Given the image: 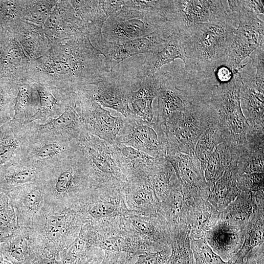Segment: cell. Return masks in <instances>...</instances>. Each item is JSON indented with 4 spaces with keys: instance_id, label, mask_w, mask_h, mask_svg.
I'll list each match as a JSON object with an SVG mask.
<instances>
[{
    "instance_id": "37",
    "label": "cell",
    "mask_w": 264,
    "mask_h": 264,
    "mask_svg": "<svg viewBox=\"0 0 264 264\" xmlns=\"http://www.w3.org/2000/svg\"><path fill=\"white\" fill-rule=\"evenodd\" d=\"M238 156L230 163L222 176L216 182L207 200L221 212L241 192L237 182Z\"/></svg>"
},
{
    "instance_id": "31",
    "label": "cell",
    "mask_w": 264,
    "mask_h": 264,
    "mask_svg": "<svg viewBox=\"0 0 264 264\" xmlns=\"http://www.w3.org/2000/svg\"><path fill=\"white\" fill-rule=\"evenodd\" d=\"M30 60L13 37L0 51V77L17 84L27 78Z\"/></svg>"
},
{
    "instance_id": "5",
    "label": "cell",
    "mask_w": 264,
    "mask_h": 264,
    "mask_svg": "<svg viewBox=\"0 0 264 264\" xmlns=\"http://www.w3.org/2000/svg\"><path fill=\"white\" fill-rule=\"evenodd\" d=\"M226 1L228 11L238 18V25L224 65L234 71L244 59L264 44V22L245 5L243 0Z\"/></svg>"
},
{
    "instance_id": "14",
    "label": "cell",
    "mask_w": 264,
    "mask_h": 264,
    "mask_svg": "<svg viewBox=\"0 0 264 264\" xmlns=\"http://www.w3.org/2000/svg\"><path fill=\"white\" fill-rule=\"evenodd\" d=\"M79 144L78 141L62 135L30 132L22 160L44 169L75 154Z\"/></svg>"
},
{
    "instance_id": "51",
    "label": "cell",
    "mask_w": 264,
    "mask_h": 264,
    "mask_svg": "<svg viewBox=\"0 0 264 264\" xmlns=\"http://www.w3.org/2000/svg\"><path fill=\"white\" fill-rule=\"evenodd\" d=\"M169 3V0H123V8L156 12L166 18Z\"/></svg>"
},
{
    "instance_id": "3",
    "label": "cell",
    "mask_w": 264,
    "mask_h": 264,
    "mask_svg": "<svg viewBox=\"0 0 264 264\" xmlns=\"http://www.w3.org/2000/svg\"><path fill=\"white\" fill-rule=\"evenodd\" d=\"M45 203L48 211L69 209L97 187L79 147L73 154L44 169Z\"/></svg>"
},
{
    "instance_id": "1",
    "label": "cell",
    "mask_w": 264,
    "mask_h": 264,
    "mask_svg": "<svg viewBox=\"0 0 264 264\" xmlns=\"http://www.w3.org/2000/svg\"><path fill=\"white\" fill-rule=\"evenodd\" d=\"M102 53L88 36L52 44L41 57L30 60L27 78L68 92L94 85L110 72Z\"/></svg>"
},
{
    "instance_id": "26",
    "label": "cell",
    "mask_w": 264,
    "mask_h": 264,
    "mask_svg": "<svg viewBox=\"0 0 264 264\" xmlns=\"http://www.w3.org/2000/svg\"><path fill=\"white\" fill-rule=\"evenodd\" d=\"M204 238L222 260L233 262L244 241L243 229L219 219Z\"/></svg>"
},
{
    "instance_id": "10",
    "label": "cell",
    "mask_w": 264,
    "mask_h": 264,
    "mask_svg": "<svg viewBox=\"0 0 264 264\" xmlns=\"http://www.w3.org/2000/svg\"><path fill=\"white\" fill-rule=\"evenodd\" d=\"M83 224L82 218L73 208L58 212L47 211L41 223L35 230L43 241L44 252L61 260V252L75 240Z\"/></svg>"
},
{
    "instance_id": "61",
    "label": "cell",
    "mask_w": 264,
    "mask_h": 264,
    "mask_svg": "<svg viewBox=\"0 0 264 264\" xmlns=\"http://www.w3.org/2000/svg\"><path fill=\"white\" fill-rule=\"evenodd\" d=\"M0 264H11L9 262L3 259L0 252Z\"/></svg>"
},
{
    "instance_id": "42",
    "label": "cell",
    "mask_w": 264,
    "mask_h": 264,
    "mask_svg": "<svg viewBox=\"0 0 264 264\" xmlns=\"http://www.w3.org/2000/svg\"><path fill=\"white\" fill-rule=\"evenodd\" d=\"M17 86L13 118L21 123H22V119H25L23 124L25 125L38 109V94L32 81L28 79L17 83Z\"/></svg>"
},
{
    "instance_id": "15",
    "label": "cell",
    "mask_w": 264,
    "mask_h": 264,
    "mask_svg": "<svg viewBox=\"0 0 264 264\" xmlns=\"http://www.w3.org/2000/svg\"><path fill=\"white\" fill-rule=\"evenodd\" d=\"M75 93L88 132L110 145L114 144L125 118L111 115L110 111L103 108L89 95L85 88Z\"/></svg>"
},
{
    "instance_id": "24",
    "label": "cell",
    "mask_w": 264,
    "mask_h": 264,
    "mask_svg": "<svg viewBox=\"0 0 264 264\" xmlns=\"http://www.w3.org/2000/svg\"><path fill=\"white\" fill-rule=\"evenodd\" d=\"M156 97L155 119L160 121L163 126L171 114L184 111L189 104L196 100L195 95L191 91L177 87L172 77L161 73H160V85Z\"/></svg>"
},
{
    "instance_id": "2",
    "label": "cell",
    "mask_w": 264,
    "mask_h": 264,
    "mask_svg": "<svg viewBox=\"0 0 264 264\" xmlns=\"http://www.w3.org/2000/svg\"><path fill=\"white\" fill-rule=\"evenodd\" d=\"M230 16L227 20L196 24L177 32L185 52V73L190 83L212 78L224 66L238 25Z\"/></svg>"
},
{
    "instance_id": "62",
    "label": "cell",
    "mask_w": 264,
    "mask_h": 264,
    "mask_svg": "<svg viewBox=\"0 0 264 264\" xmlns=\"http://www.w3.org/2000/svg\"><path fill=\"white\" fill-rule=\"evenodd\" d=\"M4 239V237H0V243L3 242Z\"/></svg>"
},
{
    "instance_id": "12",
    "label": "cell",
    "mask_w": 264,
    "mask_h": 264,
    "mask_svg": "<svg viewBox=\"0 0 264 264\" xmlns=\"http://www.w3.org/2000/svg\"><path fill=\"white\" fill-rule=\"evenodd\" d=\"M115 144L132 147L154 157H165L168 148L160 121L149 122L133 114L125 118Z\"/></svg>"
},
{
    "instance_id": "28",
    "label": "cell",
    "mask_w": 264,
    "mask_h": 264,
    "mask_svg": "<svg viewBox=\"0 0 264 264\" xmlns=\"http://www.w3.org/2000/svg\"><path fill=\"white\" fill-rule=\"evenodd\" d=\"M264 192L241 191L226 208L220 212V219L244 228L258 210L264 207Z\"/></svg>"
},
{
    "instance_id": "43",
    "label": "cell",
    "mask_w": 264,
    "mask_h": 264,
    "mask_svg": "<svg viewBox=\"0 0 264 264\" xmlns=\"http://www.w3.org/2000/svg\"><path fill=\"white\" fill-rule=\"evenodd\" d=\"M264 207L259 208L243 228L244 241L233 262L241 264L246 255L254 247L264 242Z\"/></svg>"
},
{
    "instance_id": "47",
    "label": "cell",
    "mask_w": 264,
    "mask_h": 264,
    "mask_svg": "<svg viewBox=\"0 0 264 264\" xmlns=\"http://www.w3.org/2000/svg\"><path fill=\"white\" fill-rule=\"evenodd\" d=\"M58 0H25L23 20L44 26Z\"/></svg>"
},
{
    "instance_id": "52",
    "label": "cell",
    "mask_w": 264,
    "mask_h": 264,
    "mask_svg": "<svg viewBox=\"0 0 264 264\" xmlns=\"http://www.w3.org/2000/svg\"><path fill=\"white\" fill-rule=\"evenodd\" d=\"M237 182L241 191L264 192V173H254L238 175Z\"/></svg>"
},
{
    "instance_id": "17",
    "label": "cell",
    "mask_w": 264,
    "mask_h": 264,
    "mask_svg": "<svg viewBox=\"0 0 264 264\" xmlns=\"http://www.w3.org/2000/svg\"><path fill=\"white\" fill-rule=\"evenodd\" d=\"M165 158L171 164L181 182L189 204L199 199H207L210 189L200 163L194 154L170 153L167 154Z\"/></svg>"
},
{
    "instance_id": "22",
    "label": "cell",
    "mask_w": 264,
    "mask_h": 264,
    "mask_svg": "<svg viewBox=\"0 0 264 264\" xmlns=\"http://www.w3.org/2000/svg\"><path fill=\"white\" fill-rule=\"evenodd\" d=\"M110 146L128 183L148 179L166 161L165 157H154L130 146L116 144Z\"/></svg>"
},
{
    "instance_id": "60",
    "label": "cell",
    "mask_w": 264,
    "mask_h": 264,
    "mask_svg": "<svg viewBox=\"0 0 264 264\" xmlns=\"http://www.w3.org/2000/svg\"><path fill=\"white\" fill-rule=\"evenodd\" d=\"M29 264H62V261L48 256L43 253L41 255L37 256Z\"/></svg>"
},
{
    "instance_id": "56",
    "label": "cell",
    "mask_w": 264,
    "mask_h": 264,
    "mask_svg": "<svg viewBox=\"0 0 264 264\" xmlns=\"http://www.w3.org/2000/svg\"><path fill=\"white\" fill-rule=\"evenodd\" d=\"M252 66L255 68L254 77L264 80V45L258 47L249 56Z\"/></svg>"
},
{
    "instance_id": "45",
    "label": "cell",
    "mask_w": 264,
    "mask_h": 264,
    "mask_svg": "<svg viewBox=\"0 0 264 264\" xmlns=\"http://www.w3.org/2000/svg\"><path fill=\"white\" fill-rule=\"evenodd\" d=\"M93 247L89 242L86 232L81 227L75 240L66 249L61 252L62 264H81Z\"/></svg>"
},
{
    "instance_id": "27",
    "label": "cell",
    "mask_w": 264,
    "mask_h": 264,
    "mask_svg": "<svg viewBox=\"0 0 264 264\" xmlns=\"http://www.w3.org/2000/svg\"><path fill=\"white\" fill-rule=\"evenodd\" d=\"M12 124L6 131L0 130V170L22 161L29 137L27 125Z\"/></svg>"
},
{
    "instance_id": "19",
    "label": "cell",
    "mask_w": 264,
    "mask_h": 264,
    "mask_svg": "<svg viewBox=\"0 0 264 264\" xmlns=\"http://www.w3.org/2000/svg\"><path fill=\"white\" fill-rule=\"evenodd\" d=\"M133 84L109 72L97 84L85 87L89 95L104 107L112 109L124 117L133 115L130 106Z\"/></svg>"
},
{
    "instance_id": "33",
    "label": "cell",
    "mask_w": 264,
    "mask_h": 264,
    "mask_svg": "<svg viewBox=\"0 0 264 264\" xmlns=\"http://www.w3.org/2000/svg\"><path fill=\"white\" fill-rule=\"evenodd\" d=\"M160 85V73L139 80V88L132 91L130 105L133 114L143 120L154 122L155 120L153 101L157 96Z\"/></svg>"
},
{
    "instance_id": "39",
    "label": "cell",
    "mask_w": 264,
    "mask_h": 264,
    "mask_svg": "<svg viewBox=\"0 0 264 264\" xmlns=\"http://www.w3.org/2000/svg\"><path fill=\"white\" fill-rule=\"evenodd\" d=\"M218 114V120L202 133L195 147L194 154L199 161L203 172L206 162L219 144L225 141L236 143L224 117L221 114Z\"/></svg>"
},
{
    "instance_id": "55",
    "label": "cell",
    "mask_w": 264,
    "mask_h": 264,
    "mask_svg": "<svg viewBox=\"0 0 264 264\" xmlns=\"http://www.w3.org/2000/svg\"><path fill=\"white\" fill-rule=\"evenodd\" d=\"M104 251L100 264H133L136 256L126 253Z\"/></svg>"
},
{
    "instance_id": "40",
    "label": "cell",
    "mask_w": 264,
    "mask_h": 264,
    "mask_svg": "<svg viewBox=\"0 0 264 264\" xmlns=\"http://www.w3.org/2000/svg\"><path fill=\"white\" fill-rule=\"evenodd\" d=\"M238 156V145L234 142L225 141L215 148L203 168L204 177L210 191L231 161Z\"/></svg>"
},
{
    "instance_id": "21",
    "label": "cell",
    "mask_w": 264,
    "mask_h": 264,
    "mask_svg": "<svg viewBox=\"0 0 264 264\" xmlns=\"http://www.w3.org/2000/svg\"><path fill=\"white\" fill-rule=\"evenodd\" d=\"M44 249L40 235L34 229L17 226L0 243L4 260L11 264H29Z\"/></svg>"
},
{
    "instance_id": "25",
    "label": "cell",
    "mask_w": 264,
    "mask_h": 264,
    "mask_svg": "<svg viewBox=\"0 0 264 264\" xmlns=\"http://www.w3.org/2000/svg\"><path fill=\"white\" fill-rule=\"evenodd\" d=\"M242 78L240 100L250 130L264 131V81L254 77Z\"/></svg>"
},
{
    "instance_id": "7",
    "label": "cell",
    "mask_w": 264,
    "mask_h": 264,
    "mask_svg": "<svg viewBox=\"0 0 264 264\" xmlns=\"http://www.w3.org/2000/svg\"><path fill=\"white\" fill-rule=\"evenodd\" d=\"M168 22L158 13L123 8L107 19L98 40L113 43L133 40L152 33Z\"/></svg>"
},
{
    "instance_id": "49",
    "label": "cell",
    "mask_w": 264,
    "mask_h": 264,
    "mask_svg": "<svg viewBox=\"0 0 264 264\" xmlns=\"http://www.w3.org/2000/svg\"><path fill=\"white\" fill-rule=\"evenodd\" d=\"M190 244L194 264H234L231 261L222 260L212 249L204 238L191 239Z\"/></svg>"
},
{
    "instance_id": "53",
    "label": "cell",
    "mask_w": 264,
    "mask_h": 264,
    "mask_svg": "<svg viewBox=\"0 0 264 264\" xmlns=\"http://www.w3.org/2000/svg\"><path fill=\"white\" fill-rule=\"evenodd\" d=\"M17 93L16 84L9 81L0 83V116L9 109H14V100Z\"/></svg>"
},
{
    "instance_id": "32",
    "label": "cell",
    "mask_w": 264,
    "mask_h": 264,
    "mask_svg": "<svg viewBox=\"0 0 264 264\" xmlns=\"http://www.w3.org/2000/svg\"><path fill=\"white\" fill-rule=\"evenodd\" d=\"M12 37L19 43L30 60L44 55L52 45L43 26L24 20L20 22Z\"/></svg>"
},
{
    "instance_id": "35",
    "label": "cell",
    "mask_w": 264,
    "mask_h": 264,
    "mask_svg": "<svg viewBox=\"0 0 264 264\" xmlns=\"http://www.w3.org/2000/svg\"><path fill=\"white\" fill-rule=\"evenodd\" d=\"M123 189L129 210L145 215H153L158 213L160 202L148 179L128 183Z\"/></svg>"
},
{
    "instance_id": "8",
    "label": "cell",
    "mask_w": 264,
    "mask_h": 264,
    "mask_svg": "<svg viewBox=\"0 0 264 264\" xmlns=\"http://www.w3.org/2000/svg\"><path fill=\"white\" fill-rule=\"evenodd\" d=\"M80 149L97 187L117 186L124 189L126 186L127 178L115 158L110 144L89 133L80 142Z\"/></svg>"
},
{
    "instance_id": "57",
    "label": "cell",
    "mask_w": 264,
    "mask_h": 264,
    "mask_svg": "<svg viewBox=\"0 0 264 264\" xmlns=\"http://www.w3.org/2000/svg\"><path fill=\"white\" fill-rule=\"evenodd\" d=\"M241 264H264V243L252 249Z\"/></svg>"
},
{
    "instance_id": "58",
    "label": "cell",
    "mask_w": 264,
    "mask_h": 264,
    "mask_svg": "<svg viewBox=\"0 0 264 264\" xmlns=\"http://www.w3.org/2000/svg\"><path fill=\"white\" fill-rule=\"evenodd\" d=\"M104 255V251L98 248H94L81 264H100Z\"/></svg>"
},
{
    "instance_id": "36",
    "label": "cell",
    "mask_w": 264,
    "mask_h": 264,
    "mask_svg": "<svg viewBox=\"0 0 264 264\" xmlns=\"http://www.w3.org/2000/svg\"><path fill=\"white\" fill-rule=\"evenodd\" d=\"M44 169L22 160L0 170V192L13 190L42 179Z\"/></svg>"
},
{
    "instance_id": "30",
    "label": "cell",
    "mask_w": 264,
    "mask_h": 264,
    "mask_svg": "<svg viewBox=\"0 0 264 264\" xmlns=\"http://www.w3.org/2000/svg\"><path fill=\"white\" fill-rule=\"evenodd\" d=\"M188 207L189 203L184 196L182 184L175 174L170 191L160 202L158 212L166 220L171 232L188 225Z\"/></svg>"
},
{
    "instance_id": "11",
    "label": "cell",
    "mask_w": 264,
    "mask_h": 264,
    "mask_svg": "<svg viewBox=\"0 0 264 264\" xmlns=\"http://www.w3.org/2000/svg\"><path fill=\"white\" fill-rule=\"evenodd\" d=\"M170 22L152 33L144 37L123 42L113 43L99 39L92 44L104 56L109 72L125 60L141 53L159 51L166 45L172 35L176 32Z\"/></svg>"
},
{
    "instance_id": "16",
    "label": "cell",
    "mask_w": 264,
    "mask_h": 264,
    "mask_svg": "<svg viewBox=\"0 0 264 264\" xmlns=\"http://www.w3.org/2000/svg\"><path fill=\"white\" fill-rule=\"evenodd\" d=\"M17 217V226L36 229L47 212L43 179L7 194Z\"/></svg>"
},
{
    "instance_id": "23",
    "label": "cell",
    "mask_w": 264,
    "mask_h": 264,
    "mask_svg": "<svg viewBox=\"0 0 264 264\" xmlns=\"http://www.w3.org/2000/svg\"><path fill=\"white\" fill-rule=\"evenodd\" d=\"M29 128L33 133L62 135L79 142L83 141L89 133L84 123L75 91L59 116Z\"/></svg>"
},
{
    "instance_id": "9",
    "label": "cell",
    "mask_w": 264,
    "mask_h": 264,
    "mask_svg": "<svg viewBox=\"0 0 264 264\" xmlns=\"http://www.w3.org/2000/svg\"><path fill=\"white\" fill-rule=\"evenodd\" d=\"M71 208L79 213L84 224L123 217L131 212L126 204L123 188L117 186L95 187Z\"/></svg>"
},
{
    "instance_id": "20",
    "label": "cell",
    "mask_w": 264,
    "mask_h": 264,
    "mask_svg": "<svg viewBox=\"0 0 264 264\" xmlns=\"http://www.w3.org/2000/svg\"><path fill=\"white\" fill-rule=\"evenodd\" d=\"M43 27L51 44L88 36L85 24L70 0H58Z\"/></svg>"
},
{
    "instance_id": "59",
    "label": "cell",
    "mask_w": 264,
    "mask_h": 264,
    "mask_svg": "<svg viewBox=\"0 0 264 264\" xmlns=\"http://www.w3.org/2000/svg\"><path fill=\"white\" fill-rule=\"evenodd\" d=\"M244 4L251 11L254 12L257 16L263 15L264 16V2L263 0H243Z\"/></svg>"
},
{
    "instance_id": "34",
    "label": "cell",
    "mask_w": 264,
    "mask_h": 264,
    "mask_svg": "<svg viewBox=\"0 0 264 264\" xmlns=\"http://www.w3.org/2000/svg\"><path fill=\"white\" fill-rule=\"evenodd\" d=\"M176 59H180L184 63L185 56L179 35L176 32L172 35L163 49L157 52L147 54L136 77L140 80L152 76L158 72L163 66L170 64Z\"/></svg>"
},
{
    "instance_id": "4",
    "label": "cell",
    "mask_w": 264,
    "mask_h": 264,
    "mask_svg": "<svg viewBox=\"0 0 264 264\" xmlns=\"http://www.w3.org/2000/svg\"><path fill=\"white\" fill-rule=\"evenodd\" d=\"M218 120V111L209 101L191 103L184 111L172 113L163 125L168 144L166 154H194L201 135Z\"/></svg>"
},
{
    "instance_id": "54",
    "label": "cell",
    "mask_w": 264,
    "mask_h": 264,
    "mask_svg": "<svg viewBox=\"0 0 264 264\" xmlns=\"http://www.w3.org/2000/svg\"><path fill=\"white\" fill-rule=\"evenodd\" d=\"M171 246L155 252H145L137 256L133 264H168Z\"/></svg>"
},
{
    "instance_id": "13",
    "label": "cell",
    "mask_w": 264,
    "mask_h": 264,
    "mask_svg": "<svg viewBox=\"0 0 264 264\" xmlns=\"http://www.w3.org/2000/svg\"><path fill=\"white\" fill-rule=\"evenodd\" d=\"M224 0H170L166 18L177 32L198 23L222 21L230 17Z\"/></svg>"
},
{
    "instance_id": "50",
    "label": "cell",
    "mask_w": 264,
    "mask_h": 264,
    "mask_svg": "<svg viewBox=\"0 0 264 264\" xmlns=\"http://www.w3.org/2000/svg\"><path fill=\"white\" fill-rule=\"evenodd\" d=\"M17 217L7 194L0 192V231L3 237L10 235L17 227Z\"/></svg>"
},
{
    "instance_id": "46",
    "label": "cell",
    "mask_w": 264,
    "mask_h": 264,
    "mask_svg": "<svg viewBox=\"0 0 264 264\" xmlns=\"http://www.w3.org/2000/svg\"><path fill=\"white\" fill-rule=\"evenodd\" d=\"M24 6L25 0H0V21L12 37L23 20Z\"/></svg>"
},
{
    "instance_id": "63",
    "label": "cell",
    "mask_w": 264,
    "mask_h": 264,
    "mask_svg": "<svg viewBox=\"0 0 264 264\" xmlns=\"http://www.w3.org/2000/svg\"><path fill=\"white\" fill-rule=\"evenodd\" d=\"M0 237H3V236L2 235V233H1L0 231Z\"/></svg>"
},
{
    "instance_id": "29",
    "label": "cell",
    "mask_w": 264,
    "mask_h": 264,
    "mask_svg": "<svg viewBox=\"0 0 264 264\" xmlns=\"http://www.w3.org/2000/svg\"><path fill=\"white\" fill-rule=\"evenodd\" d=\"M32 82L38 92L39 105L37 110L26 124L38 120L46 121L47 119L59 116L64 111L74 92L66 91L34 81Z\"/></svg>"
},
{
    "instance_id": "48",
    "label": "cell",
    "mask_w": 264,
    "mask_h": 264,
    "mask_svg": "<svg viewBox=\"0 0 264 264\" xmlns=\"http://www.w3.org/2000/svg\"><path fill=\"white\" fill-rule=\"evenodd\" d=\"M175 173L171 164L166 160L163 166L151 174L149 181L159 202H161L170 191L172 178Z\"/></svg>"
},
{
    "instance_id": "44",
    "label": "cell",
    "mask_w": 264,
    "mask_h": 264,
    "mask_svg": "<svg viewBox=\"0 0 264 264\" xmlns=\"http://www.w3.org/2000/svg\"><path fill=\"white\" fill-rule=\"evenodd\" d=\"M171 251L168 264H194L188 225L171 232Z\"/></svg>"
},
{
    "instance_id": "6",
    "label": "cell",
    "mask_w": 264,
    "mask_h": 264,
    "mask_svg": "<svg viewBox=\"0 0 264 264\" xmlns=\"http://www.w3.org/2000/svg\"><path fill=\"white\" fill-rule=\"evenodd\" d=\"M246 64L236 69L230 80L213 85L209 102L218 113L221 114L238 146L247 143L246 134L250 127L244 116L240 104V94L242 85L241 71Z\"/></svg>"
},
{
    "instance_id": "38",
    "label": "cell",
    "mask_w": 264,
    "mask_h": 264,
    "mask_svg": "<svg viewBox=\"0 0 264 264\" xmlns=\"http://www.w3.org/2000/svg\"><path fill=\"white\" fill-rule=\"evenodd\" d=\"M220 212L207 200L199 199L189 204L187 224L190 238H204L220 218Z\"/></svg>"
},
{
    "instance_id": "18",
    "label": "cell",
    "mask_w": 264,
    "mask_h": 264,
    "mask_svg": "<svg viewBox=\"0 0 264 264\" xmlns=\"http://www.w3.org/2000/svg\"><path fill=\"white\" fill-rule=\"evenodd\" d=\"M121 224L127 231L145 242L153 252L171 246V232L169 226L159 213L145 215L131 211L121 219Z\"/></svg>"
},
{
    "instance_id": "41",
    "label": "cell",
    "mask_w": 264,
    "mask_h": 264,
    "mask_svg": "<svg viewBox=\"0 0 264 264\" xmlns=\"http://www.w3.org/2000/svg\"><path fill=\"white\" fill-rule=\"evenodd\" d=\"M77 15L85 24L90 41L102 36V27L109 17L104 0H70Z\"/></svg>"
}]
</instances>
